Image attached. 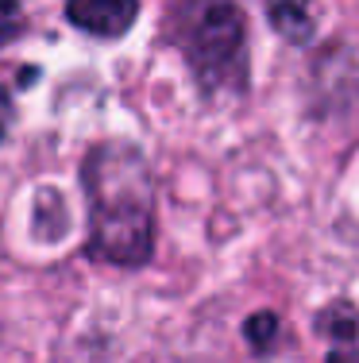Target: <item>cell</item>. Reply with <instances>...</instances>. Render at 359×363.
Wrapping results in <instances>:
<instances>
[{
    "label": "cell",
    "instance_id": "4",
    "mask_svg": "<svg viewBox=\"0 0 359 363\" xmlns=\"http://www.w3.org/2000/svg\"><path fill=\"white\" fill-rule=\"evenodd\" d=\"M267 16L290 43H305L313 35V0H267Z\"/></svg>",
    "mask_w": 359,
    "mask_h": 363
},
{
    "label": "cell",
    "instance_id": "1",
    "mask_svg": "<svg viewBox=\"0 0 359 363\" xmlns=\"http://www.w3.org/2000/svg\"><path fill=\"white\" fill-rule=\"evenodd\" d=\"M89 247L116 267H139L155 247V182L135 147L101 143L85 159Z\"/></svg>",
    "mask_w": 359,
    "mask_h": 363
},
{
    "label": "cell",
    "instance_id": "5",
    "mask_svg": "<svg viewBox=\"0 0 359 363\" xmlns=\"http://www.w3.org/2000/svg\"><path fill=\"white\" fill-rule=\"evenodd\" d=\"M244 333H247V340H251V348H270V340H275V333H278V317L275 313H255L251 321L244 325Z\"/></svg>",
    "mask_w": 359,
    "mask_h": 363
},
{
    "label": "cell",
    "instance_id": "3",
    "mask_svg": "<svg viewBox=\"0 0 359 363\" xmlns=\"http://www.w3.org/2000/svg\"><path fill=\"white\" fill-rule=\"evenodd\" d=\"M139 16V0H70L66 20L81 28L85 35L120 39Z\"/></svg>",
    "mask_w": 359,
    "mask_h": 363
},
{
    "label": "cell",
    "instance_id": "7",
    "mask_svg": "<svg viewBox=\"0 0 359 363\" xmlns=\"http://www.w3.org/2000/svg\"><path fill=\"white\" fill-rule=\"evenodd\" d=\"M329 363H359V348L348 340V348H336V352L329 356Z\"/></svg>",
    "mask_w": 359,
    "mask_h": 363
},
{
    "label": "cell",
    "instance_id": "6",
    "mask_svg": "<svg viewBox=\"0 0 359 363\" xmlns=\"http://www.w3.org/2000/svg\"><path fill=\"white\" fill-rule=\"evenodd\" d=\"M20 28H23V8H20V0H0V47L20 35Z\"/></svg>",
    "mask_w": 359,
    "mask_h": 363
},
{
    "label": "cell",
    "instance_id": "2",
    "mask_svg": "<svg viewBox=\"0 0 359 363\" xmlns=\"http://www.w3.org/2000/svg\"><path fill=\"white\" fill-rule=\"evenodd\" d=\"M166 39L182 50L205 93L244 89L247 20L236 0H178L166 16Z\"/></svg>",
    "mask_w": 359,
    "mask_h": 363
},
{
    "label": "cell",
    "instance_id": "8",
    "mask_svg": "<svg viewBox=\"0 0 359 363\" xmlns=\"http://www.w3.org/2000/svg\"><path fill=\"white\" fill-rule=\"evenodd\" d=\"M4 128H8V97H4V85H0V140H4Z\"/></svg>",
    "mask_w": 359,
    "mask_h": 363
}]
</instances>
